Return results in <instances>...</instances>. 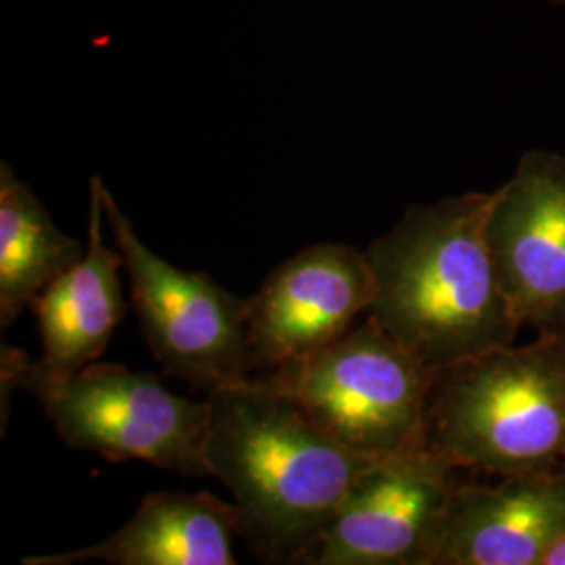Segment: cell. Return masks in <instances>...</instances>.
<instances>
[{
	"mask_svg": "<svg viewBox=\"0 0 565 565\" xmlns=\"http://www.w3.org/2000/svg\"><path fill=\"white\" fill-rule=\"evenodd\" d=\"M205 465L235 497L258 555L303 564L369 459L302 408L247 380L210 392Z\"/></svg>",
	"mask_w": 565,
	"mask_h": 565,
	"instance_id": "cell-1",
	"label": "cell"
},
{
	"mask_svg": "<svg viewBox=\"0 0 565 565\" xmlns=\"http://www.w3.org/2000/svg\"><path fill=\"white\" fill-rule=\"evenodd\" d=\"M490 193L413 205L369 245V317L431 371L515 342L522 329L486 245Z\"/></svg>",
	"mask_w": 565,
	"mask_h": 565,
	"instance_id": "cell-2",
	"label": "cell"
},
{
	"mask_svg": "<svg viewBox=\"0 0 565 565\" xmlns=\"http://www.w3.org/2000/svg\"><path fill=\"white\" fill-rule=\"evenodd\" d=\"M429 452L499 478L565 463V335L507 343L434 373Z\"/></svg>",
	"mask_w": 565,
	"mask_h": 565,
	"instance_id": "cell-3",
	"label": "cell"
},
{
	"mask_svg": "<svg viewBox=\"0 0 565 565\" xmlns=\"http://www.w3.org/2000/svg\"><path fill=\"white\" fill-rule=\"evenodd\" d=\"M427 364L369 315L315 356L249 377L369 459L427 450Z\"/></svg>",
	"mask_w": 565,
	"mask_h": 565,
	"instance_id": "cell-4",
	"label": "cell"
},
{
	"mask_svg": "<svg viewBox=\"0 0 565 565\" xmlns=\"http://www.w3.org/2000/svg\"><path fill=\"white\" fill-rule=\"evenodd\" d=\"M11 364V375L39 398L70 448L107 461H145L189 478L210 476V401H186L158 377L120 364H86L63 375L23 354Z\"/></svg>",
	"mask_w": 565,
	"mask_h": 565,
	"instance_id": "cell-5",
	"label": "cell"
},
{
	"mask_svg": "<svg viewBox=\"0 0 565 565\" xmlns=\"http://www.w3.org/2000/svg\"><path fill=\"white\" fill-rule=\"evenodd\" d=\"M99 181L103 212L120 247L145 338L166 375L214 392L249 380L245 300L202 273L153 254Z\"/></svg>",
	"mask_w": 565,
	"mask_h": 565,
	"instance_id": "cell-6",
	"label": "cell"
},
{
	"mask_svg": "<svg viewBox=\"0 0 565 565\" xmlns=\"http://www.w3.org/2000/svg\"><path fill=\"white\" fill-rule=\"evenodd\" d=\"M455 471L429 450L377 459L350 486L303 564L431 565Z\"/></svg>",
	"mask_w": 565,
	"mask_h": 565,
	"instance_id": "cell-7",
	"label": "cell"
},
{
	"mask_svg": "<svg viewBox=\"0 0 565 565\" xmlns=\"http://www.w3.org/2000/svg\"><path fill=\"white\" fill-rule=\"evenodd\" d=\"M375 296L366 254L317 243L275 268L245 300L249 377L302 363L366 317Z\"/></svg>",
	"mask_w": 565,
	"mask_h": 565,
	"instance_id": "cell-8",
	"label": "cell"
},
{
	"mask_svg": "<svg viewBox=\"0 0 565 565\" xmlns=\"http://www.w3.org/2000/svg\"><path fill=\"white\" fill-rule=\"evenodd\" d=\"M486 245L520 327L565 335V158L527 151L492 191Z\"/></svg>",
	"mask_w": 565,
	"mask_h": 565,
	"instance_id": "cell-9",
	"label": "cell"
},
{
	"mask_svg": "<svg viewBox=\"0 0 565 565\" xmlns=\"http://www.w3.org/2000/svg\"><path fill=\"white\" fill-rule=\"evenodd\" d=\"M565 532V463L455 486L431 565H543Z\"/></svg>",
	"mask_w": 565,
	"mask_h": 565,
	"instance_id": "cell-10",
	"label": "cell"
},
{
	"mask_svg": "<svg viewBox=\"0 0 565 565\" xmlns=\"http://www.w3.org/2000/svg\"><path fill=\"white\" fill-rule=\"evenodd\" d=\"M242 515L207 492H151L116 534L67 553L23 557L21 565H235Z\"/></svg>",
	"mask_w": 565,
	"mask_h": 565,
	"instance_id": "cell-11",
	"label": "cell"
},
{
	"mask_svg": "<svg viewBox=\"0 0 565 565\" xmlns=\"http://www.w3.org/2000/svg\"><path fill=\"white\" fill-rule=\"evenodd\" d=\"M103 218L99 181L93 177L86 254L30 306L41 329L44 356L39 363L51 373H74L102 359L126 315L124 256L103 242Z\"/></svg>",
	"mask_w": 565,
	"mask_h": 565,
	"instance_id": "cell-12",
	"label": "cell"
},
{
	"mask_svg": "<svg viewBox=\"0 0 565 565\" xmlns=\"http://www.w3.org/2000/svg\"><path fill=\"white\" fill-rule=\"evenodd\" d=\"M81 242L61 233L15 172L0 166V323L15 321L25 306L84 258Z\"/></svg>",
	"mask_w": 565,
	"mask_h": 565,
	"instance_id": "cell-13",
	"label": "cell"
},
{
	"mask_svg": "<svg viewBox=\"0 0 565 565\" xmlns=\"http://www.w3.org/2000/svg\"><path fill=\"white\" fill-rule=\"evenodd\" d=\"M543 565H565V532L562 539L548 548Z\"/></svg>",
	"mask_w": 565,
	"mask_h": 565,
	"instance_id": "cell-14",
	"label": "cell"
},
{
	"mask_svg": "<svg viewBox=\"0 0 565 565\" xmlns=\"http://www.w3.org/2000/svg\"><path fill=\"white\" fill-rule=\"evenodd\" d=\"M548 2H555V4H565V0H548Z\"/></svg>",
	"mask_w": 565,
	"mask_h": 565,
	"instance_id": "cell-15",
	"label": "cell"
}]
</instances>
